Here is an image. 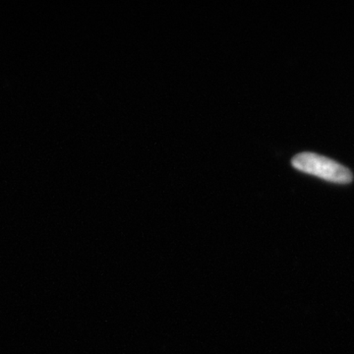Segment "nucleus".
I'll return each instance as SVG.
<instances>
[{
	"mask_svg": "<svg viewBox=\"0 0 354 354\" xmlns=\"http://www.w3.org/2000/svg\"><path fill=\"white\" fill-rule=\"evenodd\" d=\"M292 165L298 171L320 177L330 183L346 184L353 179V174L344 165L318 153H299L293 158Z\"/></svg>",
	"mask_w": 354,
	"mask_h": 354,
	"instance_id": "nucleus-1",
	"label": "nucleus"
}]
</instances>
